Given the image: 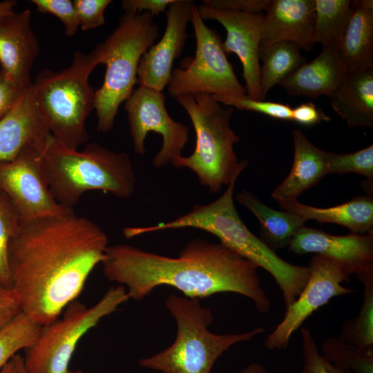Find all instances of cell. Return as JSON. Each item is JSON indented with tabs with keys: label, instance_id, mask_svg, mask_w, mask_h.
I'll return each instance as SVG.
<instances>
[{
	"label": "cell",
	"instance_id": "cell-1",
	"mask_svg": "<svg viewBox=\"0 0 373 373\" xmlns=\"http://www.w3.org/2000/svg\"><path fill=\"white\" fill-rule=\"evenodd\" d=\"M108 246L106 233L73 211L20 220L10 240L8 263L21 312L41 326L58 318L104 260Z\"/></svg>",
	"mask_w": 373,
	"mask_h": 373
},
{
	"label": "cell",
	"instance_id": "cell-2",
	"mask_svg": "<svg viewBox=\"0 0 373 373\" xmlns=\"http://www.w3.org/2000/svg\"><path fill=\"white\" fill-rule=\"evenodd\" d=\"M101 264L107 280L123 286L133 300H141L156 287L166 285L199 300L218 293H236L251 299L261 313L271 309L258 267L220 242L195 238L175 258L126 244L108 245Z\"/></svg>",
	"mask_w": 373,
	"mask_h": 373
},
{
	"label": "cell",
	"instance_id": "cell-3",
	"mask_svg": "<svg viewBox=\"0 0 373 373\" xmlns=\"http://www.w3.org/2000/svg\"><path fill=\"white\" fill-rule=\"evenodd\" d=\"M240 173L238 172L233 176L225 191L216 200L195 204L190 211L169 222L126 227L124 235L132 238L148 233L183 228L210 233L218 238L220 243L269 273L282 292L287 308L304 289L310 269L308 266L294 265L280 258L243 222L233 202V190Z\"/></svg>",
	"mask_w": 373,
	"mask_h": 373
},
{
	"label": "cell",
	"instance_id": "cell-4",
	"mask_svg": "<svg viewBox=\"0 0 373 373\" xmlns=\"http://www.w3.org/2000/svg\"><path fill=\"white\" fill-rule=\"evenodd\" d=\"M41 155L50 192L66 209H73L88 191L99 190L120 198L130 197L135 191V175L125 152H115L97 143L79 151L51 135Z\"/></svg>",
	"mask_w": 373,
	"mask_h": 373
},
{
	"label": "cell",
	"instance_id": "cell-5",
	"mask_svg": "<svg viewBox=\"0 0 373 373\" xmlns=\"http://www.w3.org/2000/svg\"><path fill=\"white\" fill-rule=\"evenodd\" d=\"M166 307L177 325L173 343L151 356L142 358L138 365L161 373H211L218 358L235 344L249 342L265 329L235 334L212 333L211 309L203 307L199 299L169 295Z\"/></svg>",
	"mask_w": 373,
	"mask_h": 373
},
{
	"label": "cell",
	"instance_id": "cell-6",
	"mask_svg": "<svg viewBox=\"0 0 373 373\" xmlns=\"http://www.w3.org/2000/svg\"><path fill=\"white\" fill-rule=\"evenodd\" d=\"M98 64L93 50L76 52L68 68L45 69L32 83L39 115L52 136L71 149H78L88 140L86 120L95 108V91L88 77Z\"/></svg>",
	"mask_w": 373,
	"mask_h": 373
},
{
	"label": "cell",
	"instance_id": "cell-7",
	"mask_svg": "<svg viewBox=\"0 0 373 373\" xmlns=\"http://www.w3.org/2000/svg\"><path fill=\"white\" fill-rule=\"evenodd\" d=\"M149 12H124L117 27L93 50L98 64L106 66L102 86L95 90L97 130L109 132L120 104L137 84V69L142 55L158 39L160 28Z\"/></svg>",
	"mask_w": 373,
	"mask_h": 373
},
{
	"label": "cell",
	"instance_id": "cell-8",
	"mask_svg": "<svg viewBox=\"0 0 373 373\" xmlns=\"http://www.w3.org/2000/svg\"><path fill=\"white\" fill-rule=\"evenodd\" d=\"M176 100L192 122L195 146L191 155H181L171 164L176 169H190L202 186L211 193H218L248 166L246 160L238 161L233 149L240 140L230 126L233 108L223 107L206 93L187 95Z\"/></svg>",
	"mask_w": 373,
	"mask_h": 373
},
{
	"label": "cell",
	"instance_id": "cell-9",
	"mask_svg": "<svg viewBox=\"0 0 373 373\" xmlns=\"http://www.w3.org/2000/svg\"><path fill=\"white\" fill-rule=\"evenodd\" d=\"M129 300L122 285L111 287L93 306L75 300L61 318L41 326L33 345L23 357L26 373H68V366L80 339L105 316Z\"/></svg>",
	"mask_w": 373,
	"mask_h": 373
},
{
	"label": "cell",
	"instance_id": "cell-10",
	"mask_svg": "<svg viewBox=\"0 0 373 373\" xmlns=\"http://www.w3.org/2000/svg\"><path fill=\"white\" fill-rule=\"evenodd\" d=\"M190 22L195 37V55L184 58L180 67L173 68L167 85L169 95L177 99L196 93L217 97L247 95L227 57L220 35L204 23L195 3Z\"/></svg>",
	"mask_w": 373,
	"mask_h": 373
},
{
	"label": "cell",
	"instance_id": "cell-11",
	"mask_svg": "<svg viewBox=\"0 0 373 373\" xmlns=\"http://www.w3.org/2000/svg\"><path fill=\"white\" fill-rule=\"evenodd\" d=\"M165 99L163 92L139 86L124 104L136 154H145L144 141L149 132L160 134L162 137V147L152 161L155 168H162L181 156L189 140V127L169 115Z\"/></svg>",
	"mask_w": 373,
	"mask_h": 373
},
{
	"label": "cell",
	"instance_id": "cell-12",
	"mask_svg": "<svg viewBox=\"0 0 373 373\" xmlns=\"http://www.w3.org/2000/svg\"><path fill=\"white\" fill-rule=\"evenodd\" d=\"M0 190L10 200L21 221L73 211L62 207L54 198L41 153L30 145L14 160L0 162Z\"/></svg>",
	"mask_w": 373,
	"mask_h": 373
},
{
	"label": "cell",
	"instance_id": "cell-13",
	"mask_svg": "<svg viewBox=\"0 0 373 373\" xmlns=\"http://www.w3.org/2000/svg\"><path fill=\"white\" fill-rule=\"evenodd\" d=\"M308 267L310 275L304 289L295 301L286 308L282 321L267 336L265 345L270 350L287 348L292 334L315 311L335 296L354 291L343 285L349 278L333 260L314 254Z\"/></svg>",
	"mask_w": 373,
	"mask_h": 373
},
{
	"label": "cell",
	"instance_id": "cell-14",
	"mask_svg": "<svg viewBox=\"0 0 373 373\" xmlns=\"http://www.w3.org/2000/svg\"><path fill=\"white\" fill-rule=\"evenodd\" d=\"M197 6L203 20L217 21L226 30L222 48L226 55L234 53L240 59L247 97L265 100L260 88L259 59L264 15L218 10L202 3Z\"/></svg>",
	"mask_w": 373,
	"mask_h": 373
},
{
	"label": "cell",
	"instance_id": "cell-15",
	"mask_svg": "<svg viewBox=\"0 0 373 373\" xmlns=\"http://www.w3.org/2000/svg\"><path fill=\"white\" fill-rule=\"evenodd\" d=\"M288 247L296 254H314L333 260L347 278L354 275L360 281L373 273V233L334 236L304 226Z\"/></svg>",
	"mask_w": 373,
	"mask_h": 373
},
{
	"label": "cell",
	"instance_id": "cell-16",
	"mask_svg": "<svg viewBox=\"0 0 373 373\" xmlns=\"http://www.w3.org/2000/svg\"><path fill=\"white\" fill-rule=\"evenodd\" d=\"M194 1L173 0L165 14L166 26L161 39L142 56L137 69V84L162 92L168 85L173 64L184 49L189 35L186 28L191 18Z\"/></svg>",
	"mask_w": 373,
	"mask_h": 373
},
{
	"label": "cell",
	"instance_id": "cell-17",
	"mask_svg": "<svg viewBox=\"0 0 373 373\" xmlns=\"http://www.w3.org/2000/svg\"><path fill=\"white\" fill-rule=\"evenodd\" d=\"M31 17L26 9L0 18V70L22 90L32 85L30 71L40 52Z\"/></svg>",
	"mask_w": 373,
	"mask_h": 373
},
{
	"label": "cell",
	"instance_id": "cell-18",
	"mask_svg": "<svg viewBox=\"0 0 373 373\" xmlns=\"http://www.w3.org/2000/svg\"><path fill=\"white\" fill-rule=\"evenodd\" d=\"M50 135L37 110L32 85L0 120V162L14 160L28 145L41 153Z\"/></svg>",
	"mask_w": 373,
	"mask_h": 373
},
{
	"label": "cell",
	"instance_id": "cell-19",
	"mask_svg": "<svg viewBox=\"0 0 373 373\" xmlns=\"http://www.w3.org/2000/svg\"><path fill=\"white\" fill-rule=\"evenodd\" d=\"M265 11L260 44L287 41L300 49L312 48L314 0H270Z\"/></svg>",
	"mask_w": 373,
	"mask_h": 373
},
{
	"label": "cell",
	"instance_id": "cell-20",
	"mask_svg": "<svg viewBox=\"0 0 373 373\" xmlns=\"http://www.w3.org/2000/svg\"><path fill=\"white\" fill-rule=\"evenodd\" d=\"M328 97L349 127L372 128L373 63L347 69Z\"/></svg>",
	"mask_w": 373,
	"mask_h": 373
},
{
	"label": "cell",
	"instance_id": "cell-21",
	"mask_svg": "<svg viewBox=\"0 0 373 373\" xmlns=\"http://www.w3.org/2000/svg\"><path fill=\"white\" fill-rule=\"evenodd\" d=\"M347 70L337 46L323 47L315 59L300 66L279 85L294 96L328 97L341 82Z\"/></svg>",
	"mask_w": 373,
	"mask_h": 373
},
{
	"label": "cell",
	"instance_id": "cell-22",
	"mask_svg": "<svg viewBox=\"0 0 373 373\" xmlns=\"http://www.w3.org/2000/svg\"><path fill=\"white\" fill-rule=\"evenodd\" d=\"M294 156L292 167L272 192L278 203L297 200L305 190L319 182L327 173L326 151L314 145L300 130L292 133Z\"/></svg>",
	"mask_w": 373,
	"mask_h": 373
},
{
	"label": "cell",
	"instance_id": "cell-23",
	"mask_svg": "<svg viewBox=\"0 0 373 373\" xmlns=\"http://www.w3.org/2000/svg\"><path fill=\"white\" fill-rule=\"evenodd\" d=\"M279 204L286 211L294 213L305 221L314 220L339 224L352 233H373V197L370 194L356 196L345 203L327 208L304 204L297 200L281 202Z\"/></svg>",
	"mask_w": 373,
	"mask_h": 373
},
{
	"label": "cell",
	"instance_id": "cell-24",
	"mask_svg": "<svg viewBox=\"0 0 373 373\" xmlns=\"http://www.w3.org/2000/svg\"><path fill=\"white\" fill-rule=\"evenodd\" d=\"M352 13L337 45L347 69L373 63V1L352 3Z\"/></svg>",
	"mask_w": 373,
	"mask_h": 373
},
{
	"label": "cell",
	"instance_id": "cell-25",
	"mask_svg": "<svg viewBox=\"0 0 373 373\" xmlns=\"http://www.w3.org/2000/svg\"><path fill=\"white\" fill-rule=\"evenodd\" d=\"M236 200L256 217L260 239L274 251L289 246L296 233L305 226L306 221L300 216L274 209L250 191H241Z\"/></svg>",
	"mask_w": 373,
	"mask_h": 373
},
{
	"label": "cell",
	"instance_id": "cell-26",
	"mask_svg": "<svg viewBox=\"0 0 373 373\" xmlns=\"http://www.w3.org/2000/svg\"><path fill=\"white\" fill-rule=\"evenodd\" d=\"M300 48L287 41L260 44V88L265 100L269 90L285 79L300 66L305 63Z\"/></svg>",
	"mask_w": 373,
	"mask_h": 373
},
{
	"label": "cell",
	"instance_id": "cell-27",
	"mask_svg": "<svg viewBox=\"0 0 373 373\" xmlns=\"http://www.w3.org/2000/svg\"><path fill=\"white\" fill-rule=\"evenodd\" d=\"M352 3L350 0H314V44L323 47L338 44L352 13Z\"/></svg>",
	"mask_w": 373,
	"mask_h": 373
},
{
	"label": "cell",
	"instance_id": "cell-28",
	"mask_svg": "<svg viewBox=\"0 0 373 373\" xmlns=\"http://www.w3.org/2000/svg\"><path fill=\"white\" fill-rule=\"evenodd\" d=\"M363 299L357 316L345 321L339 337L361 348H373V273L362 278Z\"/></svg>",
	"mask_w": 373,
	"mask_h": 373
},
{
	"label": "cell",
	"instance_id": "cell-29",
	"mask_svg": "<svg viewBox=\"0 0 373 373\" xmlns=\"http://www.w3.org/2000/svg\"><path fill=\"white\" fill-rule=\"evenodd\" d=\"M321 350L330 362L352 373H373V348H361L339 336H329Z\"/></svg>",
	"mask_w": 373,
	"mask_h": 373
},
{
	"label": "cell",
	"instance_id": "cell-30",
	"mask_svg": "<svg viewBox=\"0 0 373 373\" xmlns=\"http://www.w3.org/2000/svg\"><path fill=\"white\" fill-rule=\"evenodd\" d=\"M41 328L21 312L0 332V372L19 350L33 345Z\"/></svg>",
	"mask_w": 373,
	"mask_h": 373
},
{
	"label": "cell",
	"instance_id": "cell-31",
	"mask_svg": "<svg viewBox=\"0 0 373 373\" xmlns=\"http://www.w3.org/2000/svg\"><path fill=\"white\" fill-rule=\"evenodd\" d=\"M327 173H355L373 180V145L361 150L345 153L326 151Z\"/></svg>",
	"mask_w": 373,
	"mask_h": 373
},
{
	"label": "cell",
	"instance_id": "cell-32",
	"mask_svg": "<svg viewBox=\"0 0 373 373\" xmlns=\"http://www.w3.org/2000/svg\"><path fill=\"white\" fill-rule=\"evenodd\" d=\"M20 222L19 216L8 198L0 195V280L10 286L8 247Z\"/></svg>",
	"mask_w": 373,
	"mask_h": 373
},
{
	"label": "cell",
	"instance_id": "cell-33",
	"mask_svg": "<svg viewBox=\"0 0 373 373\" xmlns=\"http://www.w3.org/2000/svg\"><path fill=\"white\" fill-rule=\"evenodd\" d=\"M213 97L220 104L236 107L239 110L258 112L274 119L292 121V108L288 104L256 100L249 98L247 95Z\"/></svg>",
	"mask_w": 373,
	"mask_h": 373
},
{
	"label": "cell",
	"instance_id": "cell-34",
	"mask_svg": "<svg viewBox=\"0 0 373 373\" xmlns=\"http://www.w3.org/2000/svg\"><path fill=\"white\" fill-rule=\"evenodd\" d=\"M300 334L303 355L301 373H352L332 363L321 353L309 329H301Z\"/></svg>",
	"mask_w": 373,
	"mask_h": 373
},
{
	"label": "cell",
	"instance_id": "cell-35",
	"mask_svg": "<svg viewBox=\"0 0 373 373\" xmlns=\"http://www.w3.org/2000/svg\"><path fill=\"white\" fill-rule=\"evenodd\" d=\"M31 2L40 12L50 13L59 18L64 26V33L73 36L79 24L73 1L70 0H32Z\"/></svg>",
	"mask_w": 373,
	"mask_h": 373
},
{
	"label": "cell",
	"instance_id": "cell-36",
	"mask_svg": "<svg viewBox=\"0 0 373 373\" xmlns=\"http://www.w3.org/2000/svg\"><path fill=\"white\" fill-rule=\"evenodd\" d=\"M111 0H75L73 5L77 20L83 30L101 26L105 23L104 12Z\"/></svg>",
	"mask_w": 373,
	"mask_h": 373
},
{
	"label": "cell",
	"instance_id": "cell-37",
	"mask_svg": "<svg viewBox=\"0 0 373 373\" xmlns=\"http://www.w3.org/2000/svg\"><path fill=\"white\" fill-rule=\"evenodd\" d=\"M202 4L213 9L247 14H260L270 0H204Z\"/></svg>",
	"mask_w": 373,
	"mask_h": 373
},
{
	"label": "cell",
	"instance_id": "cell-38",
	"mask_svg": "<svg viewBox=\"0 0 373 373\" xmlns=\"http://www.w3.org/2000/svg\"><path fill=\"white\" fill-rule=\"evenodd\" d=\"M21 312L11 286L0 280V332Z\"/></svg>",
	"mask_w": 373,
	"mask_h": 373
},
{
	"label": "cell",
	"instance_id": "cell-39",
	"mask_svg": "<svg viewBox=\"0 0 373 373\" xmlns=\"http://www.w3.org/2000/svg\"><path fill=\"white\" fill-rule=\"evenodd\" d=\"M24 90L0 70V120L12 109Z\"/></svg>",
	"mask_w": 373,
	"mask_h": 373
},
{
	"label": "cell",
	"instance_id": "cell-40",
	"mask_svg": "<svg viewBox=\"0 0 373 373\" xmlns=\"http://www.w3.org/2000/svg\"><path fill=\"white\" fill-rule=\"evenodd\" d=\"M172 1L173 0H123L121 1V7L124 12H149L155 17L165 12Z\"/></svg>",
	"mask_w": 373,
	"mask_h": 373
},
{
	"label": "cell",
	"instance_id": "cell-41",
	"mask_svg": "<svg viewBox=\"0 0 373 373\" xmlns=\"http://www.w3.org/2000/svg\"><path fill=\"white\" fill-rule=\"evenodd\" d=\"M330 117L312 102L303 103L292 108V121L303 126H313Z\"/></svg>",
	"mask_w": 373,
	"mask_h": 373
},
{
	"label": "cell",
	"instance_id": "cell-42",
	"mask_svg": "<svg viewBox=\"0 0 373 373\" xmlns=\"http://www.w3.org/2000/svg\"><path fill=\"white\" fill-rule=\"evenodd\" d=\"M17 4V2L15 0L0 1V18L15 13V8Z\"/></svg>",
	"mask_w": 373,
	"mask_h": 373
},
{
	"label": "cell",
	"instance_id": "cell-43",
	"mask_svg": "<svg viewBox=\"0 0 373 373\" xmlns=\"http://www.w3.org/2000/svg\"><path fill=\"white\" fill-rule=\"evenodd\" d=\"M239 373H268L266 368L260 363H251L240 370Z\"/></svg>",
	"mask_w": 373,
	"mask_h": 373
},
{
	"label": "cell",
	"instance_id": "cell-44",
	"mask_svg": "<svg viewBox=\"0 0 373 373\" xmlns=\"http://www.w3.org/2000/svg\"><path fill=\"white\" fill-rule=\"evenodd\" d=\"M15 355L3 366L0 373H18V365Z\"/></svg>",
	"mask_w": 373,
	"mask_h": 373
},
{
	"label": "cell",
	"instance_id": "cell-45",
	"mask_svg": "<svg viewBox=\"0 0 373 373\" xmlns=\"http://www.w3.org/2000/svg\"><path fill=\"white\" fill-rule=\"evenodd\" d=\"M15 356L18 365V373H26L23 367V357L18 354H17Z\"/></svg>",
	"mask_w": 373,
	"mask_h": 373
},
{
	"label": "cell",
	"instance_id": "cell-46",
	"mask_svg": "<svg viewBox=\"0 0 373 373\" xmlns=\"http://www.w3.org/2000/svg\"><path fill=\"white\" fill-rule=\"evenodd\" d=\"M68 373H84L81 370H77L75 371L70 370Z\"/></svg>",
	"mask_w": 373,
	"mask_h": 373
}]
</instances>
